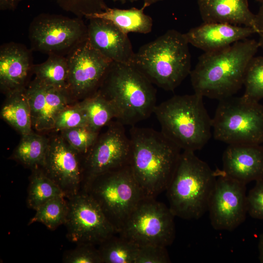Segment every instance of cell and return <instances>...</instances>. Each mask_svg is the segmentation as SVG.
I'll return each mask as SVG.
<instances>
[{
    "label": "cell",
    "mask_w": 263,
    "mask_h": 263,
    "mask_svg": "<svg viewBox=\"0 0 263 263\" xmlns=\"http://www.w3.org/2000/svg\"><path fill=\"white\" fill-rule=\"evenodd\" d=\"M129 165L146 197L166 191L176 169L182 150L161 132L132 126Z\"/></svg>",
    "instance_id": "6da1fadb"
},
{
    "label": "cell",
    "mask_w": 263,
    "mask_h": 263,
    "mask_svg": "<svg viewBox=\"0 0 263 263\" xmlns=\"http://www.w3.org/2000/svg\"><path fill=\"white\" fill-rule=\"evenodd\" d=\"M259 48L257 41L246 38L204 52L189 74L194 93L219 100L233 96L244 86L247 66Z\"/></svg>",
    "instance_id": "7a4b0ae2"
},
{
    "label": "cell",
    "mask_w": 263,
    "mask_h": 263,
    "mask_svg": "<svg viewBox=\"0 0 263 263\" xmlns=\"http://www.w3.org/2000/svg\"><path fill=\"white\" fill-rule=\"evenodd\" d=\"M108 99L115 119L131 126L149 118L157 105L153 84L134 65L112 61L97 90Z\"/></svg>",
    "instance_id": "3957f363"
},
{
    "label": "cell",
    "mask_w": 263,
    "mask_h": 263,
    "mask_svg": "<svg viewBox=\"0 0 263 263\" xmlns=\"http://www.w3.org/2000/svg\"><path fill=\"white\" fill-rule=\"evenodd\" d=\"M188 44L184 34L169 30L141 46L132 64L153 84L173 91L191 71Z\"/></svg>",
    "instance_id": "277c9868"
},
{
    "label": "cell",
    "mask_w": 263,
    "mask_h": 263,
    "mask_svg": "<svg viewBox=\"0 0 263 263\" xmlns=\"http://www.w3.org/2000/svg\"><path fill=\"white\" fill-rule=\"evenodd\" d=\"M216 171L191 151L181 152L167 189L169 207L176 217L197 220L208 211Z\"/></svg>",
    "instance_id": "5b68a950"
},
{
    "label": "cell",
    "mask_w": 263,
    "mask_h": 263,
    "mask_svg": "<svg viewBox=\"0 0 263 263\" xmlns=\"http://www.w3.org/2000/svg\"><path fill=\"white\" fill-rule=\"evenodd\" d=\"M203 97L195 93L176 95L154 109L161 132L183 151L200 150L211 138L212 119Z\"/></svg>",
    "instance_id": "8992f818"
},
{
    "label": "cell",
    "mask_w": 263,
    "mask_h": 263,
    "mask_svg": "<svg viewBox=\"0 0 263 263\" xmlns=\"http://www.w3.org/2000/svg\"><path fill=\"white\" fill-rule=\"evenodd\" d=\"M118 233L145 197L129 165L97 176L82 186Z\"/></svg>",
    "instance_id": "52a82bcc"
},
{
    "label": "cell",
    "mask_w": 263,
    "mask_h": 263,
    "mask_svg": "<svg viewBox=\"0 0 263 263\" xmlns=\"http://www.w3.org/2000/svg\"><path fill=\"white\" fill-rule=\"evenodd\" d=\"M214 138L228 145L263 143V106L243 96L219 100L212 119Z\"/></svg>",
    "instance_id": "ba28073f"
},
{
    "label": "cell",
    "mask_w": 263,
    "mask_h": 263,
    "mask_svg": "<svg viewBox=\"0 0 263 263\" xmlns=\"http://www.w3.org/2000/svg\"><path fill=\"white\" fill-rule=\"evenodd\" d=\"M169 207L155 198L145 197L118 232L138 246L170 245L175 237L174 217Z\"/></svg>",
    "instance_id": "9c48e42d"
},
{
    "label": "cell",
    "mask_w": 263,
    "mask_h": 263,
    "mask_svg": "<svg viewBox=\"0 0 263 263\" xmlns=\"http://www.w3.org/2000/svg\"><path fill=\"white\" fill-rule=\"evenodd\" d=\"M32 49L48 55L67 54L88 39L87 26L81 18L40 14L29 28Z\"/></svg>",
    "instance_id": "30bf717a"
},
{
    "label": "cell",
    "mask_w": 263,
    "mask_h": 263,
    "mask_svg": "<svg viewBox=\"0 0 263 263\" xmlns=\"http://www.w3.org/2000/svg\"><path fill=\"white\" fill-rule=\"evenodd\" d=\"M67 200L68 210L64 225L71 242L98 245L117 233L99 205L86 191L80 190Z\"/></svg>",
    "instance_id": "8fae6325"
},
{
    "label": "cell",
    "mask_w": 263,
    "mask_h": 263,
    "mask_svg": "<svg viewBox=\"0 0 263 263\" xmlns=\"http://www.w3.org/2000/svg\"><path fill=\"white\" fill-rule=\"evenodd\" d=\"M124 126L116 120L111 122L85 154L82 186L97 176L129 165L131 143Z\"/></svg>",
    "instance_id": "7c38bea8"
},
{
    "label": "cell",
    "mask_w": 263,
    "mask_h": 263,
    "mask_svg": "<svg viewBox=\"0 0 263 263\" xmlns=\"http://www.w3.org/2000/svg\"><path fill=\"white\" fill-rule=\"evenodd\" d=\"M216 180L209 204L210 223L216 230L232 231L247 213L246 184L216 169Z\"/></svg>",
    "instance_id": "4fadbf2b"
},
{
    "label": "cell",
    "mask_w": 263,
    "mask_h": 263,
    "mask_svg": "<svg viewBox=\"0 0 263 263\" xmlns=\"http://www.w3.org/2000/svg\"><path fill=\"white\" fill-rule=\"evenodd\" d=\"M66 58L68 91L71 95L85 98L97 91L112 62L93 48L88 39L74 47Z\"/></svg>",
    "instance_id": "5bb4252c"
},
{
    "label": "cell",
    "mask_w": 263,
    "mask_h": 263,
    "mask_svg": "<svg viewBox=\"0 0 263 263\" xmlns=\"http://www.w3.org/2000/svg\"><path fill=\"white\" fill-rule=\"evenodd\" d=\"M61 136L49 142L44 164L41 168L68 199L82 188L83 169L78 155Z\"/></svg>",
    "instance_id": "9a60e30c"
},
{
    "label": "cell",
    "mask_w": 263,
    "mask_h": 263,
    "mask_svg": "<svg viewBox=\"0 0 263 263\" xmlns=\"http://www.w3.org/2000/svg\"><path fill=\"white\" fill-rule=\"evenodd\" d=\"M25 93L33 127L38 131L54 129L57 116L69 105L71 95L68 91L46 85L35 78Z\"/></svg>",
    "instance_id": "2e32d148"
},
{
    "label": "cell",
    "mask_w": 263,
    "mask_h": 263,
    "mask_svg": "<svg viewBox=\"0 0 263 263\" xmlns=\"http://www.w3.org/2000/svg\"><path fill=\"white\" fill-rule=\"evenodd\" d=\"M89 19L88 40L93 47L111 61L132 64L135 53L128 34L108 20Z\"/></svg>",
    "instance_id": "e0dca14e"
},
{
    "label": "cell",
    "mask_w": 263,
    "mask_h": 263,
    "mask_svg": "<svg viewBox=\"0 0 263 263\" xmlns=\"http://www.w3.org/2000/svg\"><path fill=\"white\" fill-rule=\"evenodd\" d=\"M256 33L250 27L221 22H204L184 33L189 44L211 52L226 48Z\"/></svg>",
    "instance_id": "ac0fdd59"
},
{
    "label": "cell",
    "mask_w": 263,
    "mask_h": 263,
    "mask_svg": "<svg viewBox=\"0 0 263 263\" xmlns=\"http://www.w3.org/2000/svg\"><path fill=\"white\" fill-rule=\"evenodd\" d=\"M222 160V170L233 179L245 184L263 179V147L261 145H229Z\"/></svg>",
    "instance_id": "d6986e66"
},
{
    "label": "cell",
    "mask_w": 263,
    "mask_h": 263,
    "mask_svg": "<svg viewBox=\"0 0 263 263\" xmlns=\"http://www.w3.org/2000/svg\"><path fill=\"white\" fill-rule=\"evenodd\" d=\"M31 51L24 45L13 42L0 48V85L8 93L24 88L33 65Z\"/></svg>",
    "instance_id": "ffe728a7"
},
{
    "label": "cell",
    "mask_w": 263,
    "mask_h": 263,
    "mask_svg": "<svg viewBox=\"0 0 263 263\" xmlns=\"http://www.w3.org/2000/svg\"><path fill=\"white\" fill-rule=\"evenodd\" d=\"M204 22H221L253 28L256 33L255 15L247 0H198Z\"/></svg>",
    "instance_id": "44dd1931"
},
{
    "label": "cell",
    "mask_w": 263,
    "mask_h": 263,
    "mask_svg": "<svg viewBox=\"0 0 263 263\" xmlns=\"http://www.w3.org/2000/svg\"><path fill=\"white\" fill-rule=\"evenodd\" d=\"M145 8L144 6L140 9H129L107 7L102 12L88 15L85 18L108 20L126 34L130 32L148 34L151 31L152 19L144 13Z\"/></svg>",
    "instance_id": "7402d4cb"
},
{
    "label": "cell",
    "mask_w": 263,
    "mask_h": 263,
    "mask_svg": "<svg viewBox=\"0 0 263 263\" xmlns=\"http://www.w3.org/2000/svg\"><path fill=\"white\" fill-rule=\"evenodd\" d=\"M1 115L22 136L33 132L31 109L24 88L8 93Z\"/></svg>",
    "instance_id": "603a6c76"
},
{
    "label": "cell",
    "mask_w": 263,
    "mask_h": 263,
    "mask_svg": "<svg viewBox=\"0 0 263 263\" xmlns=\"http://www.w3.org/2000/svg\"><path fill=\"white\" fill-rule=\"evenodd\" d=\"M102 263H134L139 246L116 233L98 245Z\"/></svg>",
    "instance_id": "cb8c5ba5"
},
{
    "label": "cell",
    "mask_w": 263,
    "mask_h": 263,
    "mask_svg": "<svg viewBox=\"0 0 263 263\" xmlns=\"http://www.w3.org/2000/svg\"><path fill=\"white\" fill-rule=\"evenodd\" d=\"M33 169L30 177L26 200L28 207L36 210L53 198L59 196L65 197L59 187L41 168Z\"/></svg>",
    "instance_id": "d4e9b609"
},
{
    "label": "cell",
    "mask_w": 263,
    "mask_h": 263,
    "mask_svg": "<svg viewBox=\"0 0 263 263\" xmlns=\"http://www.w3.org/2000/svg\"><path fill=\"white\" fill-rule=\"evenodd\" d=\"M49 140L33 132L22 136L14 153L15 159L33 169L41 168L46 157Z\"/></svg>",
    "instance_id": "484cf974"
},
{
    "label": "cell",
    "mask_w": 263,
    "mask_h": 263,
    "mask_svg": "<svg viewBox=\"0 0 263 263\" xmlns=\"http://www.w3.org/2000/svg\"><path fill=\"white\" fill-rule=\"evenodd\" d=\"M32 71L35 78L44 84L68 90V66L67 58L63 55H49L45 61L33 65Z\"/></svg>",
    "instance_id": "4316f807"
},
{
    "label": "cell",
    "mask_w": 263,
    "mask_h": 263,
    "mask_svg": "<svg viewBox=\"0 0 263 263\" xmlns=\"http://www.w3.org/2000/svg\"><path fill=\"white\" fill-rule=\"evenodd\" d=\"M80 103L85 113L88 126L95 131L99 132L116 118L111 103L98 91L85 98Z\"/></svg>",
    "instance_id": "83f0119b"
},
{
    "label": "cell",
    "mask_w": 263,
    "mask_h": 263,
    "mask_svg": "<svg viewBox=\"0 0 263 263\" xmlns=\"http://www.w3.org/2000/svg\"><path fill=\"white\" fill-rule=\"evenodd\" d=\"M35 210L28 225L40 223L54 230L65 223L68 210L67 200L64 196L57 197L47 201Z\"/></svg>",
    "instance_id": "f1b7e54d"
},
{
    "label": "cell",
    "mask_w": 263,
    "mask_h": 263,
    "mask_svg": "<svg viewBox=\"0 0 263 263\" xmlns=\"http://www.w3.org/2000/svg\"><path fill=\"white\" fill-rule=\"evenodd\" d=\"M244 97L258 102L263 99V56H254L249 61L244 77Z\"/></svg>",
    "instance_id": "f546056e"
},
{
    "label": "cell",
    "mask_w": 263,
    "mask_h": 263,
    "mask_svg": "<svg viewBox=\"0 0 263 263\" xmlns=\"http://www.w3.org/2000/svg\"><path fill=\"white\" fill-rule=\"evenodd\" d=\"M61 132L63 138L79 154H86L98 137V132L88 126L77 127Z\"/></svg>",
    "instance_id": "4dcf8cb0"
},
{
    "label": "cell",
    "mask_w": 263,
    "mask_h": 263,
    "mask_svg": "<svg viewBox=\"0 0 263 263\" xmlns=\"http://www.w3.org/2000/svg\"><path fill=\"white\" fill-rule=\"evenodd\" d=\"M80 126H88V123L85 113L79 103L74 106L68 105L59 113L54 129L61 132Z\"/></svg>",
    "instance_id": "1f68e13d"
},
{
    "label": "cell",
    "mask_w": 263,
    "mask_h": 263,
    "mask_svg": "<svg viewBox=\"0 0 263 263\" xmlns=\"http://www.w3.org/2000/svg\"><path fill=\"white\" fill-rule=\"evenodd\" d=\"M64 10L71 12L77 17L100 12L107 7L103 0H56Z\"/></svg>",
    "instance_id": "d6a6232c"
},
{
    "label": "cell",
    "mask_w": 263,
    "mask_h": 263,
    "mask_svg": "<svg viewBox=\"0 0 263 263\" xmlns=\"http://www.w3.org/2000/svg\"><path fill=\"white\" fill-rule=\"evenodd\" d=\"M64 263H102L98 248L91 244H77L63 255Z\"/></svg>",
    "instance_id": "836d02e7"
},
{
    "label": "cell",
    "mask_w": 263,
    "mask_h": 263,
    "mask_svg": "<svg viewBox=\"0 0 263 263\" xmlns=\"http://www.w3.org/2000/svg\"><path fill=\"white\" fill-rule=\"evenodd\" d=\"M166 248V247L153 244L139 246L134 263H170Z\"/></svg>",
    "instance_id": "e575fe53"
},
{
    "label": "cell",
    "mask_w": 263,
    "mask_h": 263,
    "mask_svg": "<svg viewBox=\"0 0 263 263\" xmlns=\"http://www.w3.org/2000/svg\"><path fill=\"white\" fill-rule=\"evenodd\" d=\"M247 213L253 218L263 220V179L256 181L247 195Z\"/></svg>",
    "instance_id": "d590c367"
},
{
    "label": "cell",
    "mask_w": 263,
    "mask_h": 263,
    "mask_svg": "<svg viewBox=\"0 0 263 263\" xmlns=\"http://www.w3.org/2000/svg\"><path fill=\"white\" fill-rule=\"evenodd\" d=\"M255 24L256 33L259 35L258 44L259 47L263 49V3L261 4L257 14L255 15Z\"/></svg>",
    "instance_id": "8d00e7d4"
},
{
    "label": "cell",
    "mask_w": 263,
    "mask_h": 263,
    "mask_svg": "<svg viewBox=\"0 0 263 263\" xmlns=\"http://www.w3.org/2000/svg\"><path fill=\"white\" fill-rule=\"evenodd\" d=\"M22 0H0L1 10H14Z\"/></svg>",
    "instance_id": "74e56055"
},
{
    "label": "cell",
    "mask_w": 263,
    "mask_h": 263,
    "mask_svg": "<svg viewBox=\"0 0 263 263\" xmlns=\"http://www.w3.org/2000/svg\"><path fill=\"white\" fill-rule=\"evenodd\" d=\"M258 248L259 261L261 263H263V232L259 236Z\"/></svg>",
    "instance_id": "f35d334b"
},
{
    "label": "cell",
    "mask_w": 263,
    "mask_h": 263,
    "mask_svg": "<svg viewBox=\"0 0 263 263\" xmlns=\"http://www.w3.org/2000/svg\"><path fill=\"white\" fill-rule=\"evenodd\" d=\"M144 1V6L147 7L154 3L162 0H143Z\"/></svg>",
    "instance_id": "ab89813d"
},
{
    "label": "cell",
    "mask_w": 263,
    "mask_h": 263,
    "mask_svg": "<svg viewBox=\"0 0 263 263\" xmlns=\"http://www.w3.org/2000/svg\"><path fill=\"white\" fill-rule=\"evenodd\" d=\"M256 0L258 2H260L261 4L263 3V0Z\"/></svg>",
    "instance_id": "60d3db41"
},
{
    "label": "cell",
    "mask_w": 263,
    "mask_h": 263,
    "mask_svg": "<svg viewBox=\"0 0 263 263\" xmlns=\"http://www.w3.org/2000/svg\"><path fill=\"white\" fill-rule=\"evenodd\" d=\"M114 0V1H118V0H119V1H124V0Z\"/></svg>",
    "instance_id": "b9f144b4"
}]
</instances>
